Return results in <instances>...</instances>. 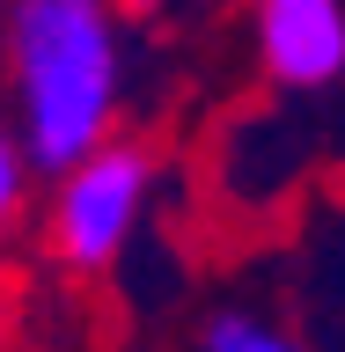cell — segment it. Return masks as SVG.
I'll list each match as a JSON object with an SVG mask.
<instances>
[{"label": "cell", "instance_id": "277c9868", "mask_svg": "<svg viewBox=\"0 0 345 352\" xmlns=\"http://www.w3.org/2000/svg\"><path fill=\"white\" fill-rule=\"evenodd\" d=\"M198 345L206 352H286L294 338H286L280 323H264L258 308H220V316H206Z\"/></svg>", "mask_w": 345, "mask_h": 352}, {"label": "cell", "instance_id": "6da1fadb", "mask_svg": "<svg viewBox=\"0 0 345 352\" xmlns=\"http://www.w3.org/2000/svg\"><path fill=\"white\" fill-rule=\"evenodd\" d=\"M8 96L37 169L59 176L118 132L125 37L110 0H8Z\"/></svg>", "mask_w": 345, "mask_h": 352}, {"label": "cell", "instance_id": "5b68a950", "mask_svg": "<svg viewBox=\"0 0 345 352\" xmlns=\"http://www.w3.org/2000/svg\"><path fill=\"white\" fill-rule=\"evenodd\" d=\"M30 176H37V154H30L22 125H0V235L30 213Z\"/></svg>", "mask_w": 345, "mask_h": 352}, {"label": "cell", "instance_id": "3957f363", "mask_svg": "<svg viewBox=\"0 0 345 352\" xmlns=\"http://www.w3.org/2000/svg\"><path fill=\"white\" fill-rule=\"evenodd\" d=\"M258 66L294 96H324L345 81V0H258Z\"/></svg>", "mask_w": 345, "mask_h": 352}, {"label": "cell", "instance_id": "7a4b0ae2", "mask_svg": "<svg viewBox=\"0 0 345 352\" xmlns=\"http://www.w3.org/2000/svg\"><path fill=\"white\" fill-rule=\"evenodd\" d=\"M147 198H154V154L110 132L103 147H88L81 162L59 169V191H52V257L74 279L110 272L125 257V242L140 235Z\"/></svg>", "mask_w": 345, "mask_h": 352}]
</instances>
